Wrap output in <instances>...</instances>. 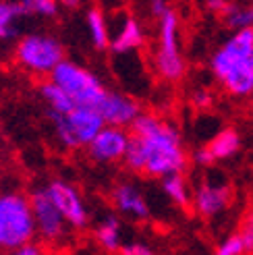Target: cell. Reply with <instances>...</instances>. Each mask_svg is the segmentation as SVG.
<instances>
[{
  "label": "cell",
  "instance_id": "1",
  "mask_svg": "<svg viewBox=\"0 0 253 255\" xmlns=\"http://www.w3.org/2000/svg\"><path fill=\"white\" fill-rule=\"evenodd\" d=\"M123 162L133 172L164 178L183 172L187 154L179 131L170 123L154 114H139L131 125V139Z\"/></svg>",
  "mask_w": 253,
  "mask_h": 255
},
{
  "label": "cell",
  "instance_id": "2",
  "mask_svg": "<svg viewBox=\"0 0 253 255\" xmlns=\"http://www.w3.org/2000/svg\"><path fill=\"white\" fill-rule=\"evenodd\" d=\"M212 71L229 94L247 98L253 94V27L237 29L212 58Z\"/></svg>",
  "mask_w": 253,
  "mask_h": 255
},
{
  "label": "cell",
  "instance_id": "3",
  "mask_svg": "<svg viewBox=\"0 0 253 255\" xmlns=\"http://www.w3.org/2000/svg\"><path fill=\"white\" fill-rule=\"evenodd\" d=\"M35 239V222L29 197L19 191L0 193V251H15Z\"/></svg>",
  "mask_w": 253,
  "mask_h": 255
},
{
  "label": "cell",
  "instance_id": "4",
  "mask_svg": "<svg viewBox=\"0 0 253 255\" xmlns=\"http://www.w3.org/2000/svg\"><path fill=\"white\" fill-rule=\"evenodd\" d=\"M50 121L54 127V135L65 149H81L98 135L106 125L98 108L75 106L69 112H50Z\"/></svg>",
  "mask_w": 253,
  "mask_h": 255
},
{
  "label": "cell",
  "instance_id": "5",
  "mask_svg": "<svg viewBox=\"0 0 253 255\" xmlns=\"http://www.w3.org/2000/svg\"><path fill=\"white\" fill-rule=\"evenodd\" d=\"M17 65L35 77H50L62 60H65V48L56 37L48 33H29L23 35L15 48Z\"/></svg>",
  "mask_w": 253,
  "mask_h": 255
},
{
  "label": "cell",
  "instance_id": "6",
  "mask_svg": "<svg viewBox=\"0 0 253 255\" xmlns=\"http://www.w3.org/2000/svg\"><path fill=\"white\" fill-rule=\"evenodd\" d=\"M50 79L58 83L65 92L75 100L77 106H92L98 108L108 94L104 83L100 81L96 75L73 60H62L60 65L50 73Z\"/></svg>",
  "mask_w": 253,
  "mask_h": 255
},
{
  "label": "cell",
  "instance_id": "7",
  "mask_svg": "<svg viewBox=\"0 0 253 255\" xmlns=\"http://www.w3.org/2000/svg\"><path fill=\"white\" fill-rule=\"evenodd\" d=\"M156 71L166 81H179L185 75V60L179 46V17L172 8L162 19H158Z\"/></svg>",
  "mask_w": 253,
  "mask_h": 255
},
{
  "label": "cell",
  "instance_id": "8",
  "mask_svg": "<svg viewBox=\"0 0 253 255\" xmlns=\"http://www.w3.org/2000/svg\"><path fill=\"white\" fill-rule=\"evenodd\" d=\"M29 203L33 212V222H35V237H40L42 243L46 245L65 243L69 237V231H73V228L69 226L65 216L56 208L52 197L48 195L46 187L35 189L29 195Z\"/></svg>",
  "mask_w": 253,
  "mask_h": 255
},
{
  "label": "cell",
  "instance_id": "9",
  "mask_svg": "<svg viewBox=\"0 0 253 255\" xmlns=\"http://www.w3.org/2000/svg\"><path fill=\"white\" fill-rule=\"evenodd\" d=\"M46 191H48V195L52 197V201L56 203L60 214L65 216V220L69 222L73 231H83V228L90 224V212L85 208V201H83L81 193L71 183L54 178V181H50L46 185Z\"/></svg>",
  "mask_w": 253,
  "mask_h": 255
},
{
  "label": "cell",
  "instance_id": "10",
  "mask_svg": "<svg viewBox=\"0 0 253 255\" xmlns=\"http://www.w3.org/2000/svg\"><path fill=\"white\" fill-rule=\"evenodd\" d=\"M131 133L125 127L104 125L87 145V156L98 164H115L125 158Z\"/></svg>",
  "mask_w": 253,
  "mask_h": 255
},
{
  "label": "cell",
  "instance_id": "11",
  "mask_svg": "<svg viewBox=\"0 0 253 255\" xmlns=\"http://www.w3.org/2000/svg\"><path fill=\"white\" fill-rule=\"evenodd\" d=\"M110 25V48L115 54H126L139 50L145 42L143 27L131 12L119 10L115 19L108 21Z\"/></svg>",
  "mask_w": 253,
  "mask_h": 255
},
{
  "label": "cell",
  "instance_id": "12",
  "mask_svg": "<svg viewBox=\"0 0 253 255\" xmlns=\"http://www.w3.org/2000/svg\"><path fill=\"white\" fill-rule=\"evenodd\" d=\"M100 114L106 125H115V127H131L137 117L141 114V106L139 102L126 94H117V92H108L106 98L100 102L98 106Z\"/></svg>",
  "mask_w": 253,
  "mask_h": 255
},
{
  "label": "cell",
  "instance_id": "13",
  "mask_svg": "<svg viewBox=\"0 0 253 255\" xmlns=\"http://www.w3.org/2000/svg\"><path fill=\"white\" fill-rule=\"evenodd\" d=\"M231 197L233 195H231L229 185L206 181L197 187L195 195L191 199V206L201 218H214V216L222 214L231 206Z\"/></svg>",
  "mask_w": 253,
  "mask_h": 255
},
{
  "label": "cell",
  "instance_id": "14",
  "mask_svg": "<svg viewBox=\"0 0 253 255\" xmlns=\"http://www.w3.org/2000/svg\"><path fill=\"white\" fill-rule=\"evenodd\" d=\"M112 206L123 216H129L131 220H147L149 218V206L143 193L131 183H119L110 193Z\"/></svg>",
  "mask_w": 253,
  "mask_h": 255
},
{
  "label": "cell",
  "instance_id": "15",
  "mask_svg": "<svg viewBox=\"0 0 253 255\" xmlns=\"http://www.w3.org/2000/svg\"><path fill=\"white\" fill-rule=\"evenodd\" d=\"M85 25H87V33H90V40H92L94 48H98V50L110 48V25H108V19H106L102 8L94 6V8L87 10Z\"/></svg>",
  "mask_w": 253,
  "mask_h": 255
},
{
  "label": "cell",
  "instance_id": "16",
  "mask_svg": "<svg viewBox=\"0 0 253 255\" xmlns=\"http://www.w3.org/2000/svg\"><path fill=\"white\" fill-rule=\"evenodd\" d=\"M98 245L104 251H121L123 247V224L119 216H106V218L96 226L94 233Z\"/></svg>",
  "mask_w": 253,
  "mask_h": 255
},
{
  "label": "cell",
  "instance_id": "17",
  "mask_svg": "<svg viewBox=\"0 0 253 255\" xmlns=\"http://www.w3.org/2000/svg\"><path fill=\"white\" fill-rule=\"evenodd\" d=\"M162 191L166 193L168 201H172L176 208L181 210H189L191 208V191L187 187V181L183 172H172V174H166L162 181Z\"/></svg>",
  "mask_w": 253,
  "mask_h": 255
},
{
  "label": "cell",
  "instance_id": "18",
  "mask_svg": "<svg viewBox=\"0 0 253 255\" xmlns=\"http://www.w3.org/2000/svg\"><path fill=\"white\" fill-rule=\"evenodd\" d=\"M40 96L48 104L50 112H69V110H73L75 106H77V104H75V100L50 77H48V81H44L40 85Z\"/></svg>",
  "mask_w": 253,
  "mask_h": 255
},
{
  "label": "cell",
  "instance_id": "19",
  "mask_svg": "<svg viewBox=\"0 0 253 255\" xmlns=\"http://www.w3.org/2000/svg\"><path fill=\"white\" fill-rule=\"evenodd\" d=\"M23 10L15 0H0V40H12L19 31Z\"/></svg>",
  "mask_w": 253,
  "mask_h": 255
},
{
  "label": "cell",
  "instance_id": "20",
  "mask_svg": "<svg viewBox=\"0 0 253 255\" xmlns=\"http://www.w3.org/2000/svg\"><path fill=\"white\" fill-rule=\"evenodd\" d=\"M208 147L214 154V158H216V162L218 160H229L237 154L239 147H241V135H239L237 131H233V129H224L212 139Z\"/></svg>",
  "mask_w": 253,
  "mask_h": 255
},
{
  "label": "cell",
  "instance_id": "21",
  "mask_svg": "<svg viewBox=\"0 0 253 255\" xmlns=\"http://www.w3.org/2000/svg\"><path fill=\"white\" fill-rule=\"evenodd\" d=\"M224 23L229 25L231 29H249L253 27V6H241V4H229L222 12Z\"/></svg>",
  "mask_w": 253,
  "mask_h": 255
},
{
  "label": "cell",
  "instance_id": "22",
  "mask_svg": "<svg viewBox=\"0 0 253 255\" xmlns=\"http://www.w3.org/2000/svg\"><path fill=\"white\" fill-rule=\"evenodd\" d=\"M25 17H54L58 0H17Z\"/></svg>",
  "mask_w": 253,
  "mask_h": 255
},
{
  "label": "cell",
  "instance_id": "23",
  "mask_svg": "<svg viewBox=\"0 0 253 255\" xmlns=\"http://www.w3.org/2000/svg\"><path fill=\"white\" fill-rule=\"evenodd\" d=\"M243 253H247V251H245L243 239L239 237V233L233 237H226L216 247V255H243Z\"/></svg>",
  "mask_w": 253,
  "mask_h": 255
},
{
  "label": "cell",
  "instance_id": "24",
  "mask_svg": "<svg viewBox=\"0 0 253 255\" xmlns=\"http://www.w3.org/2000/svg\"><path fill=\"white\" fill-rule=\"evenodd\" d=\"M239 237L243 239L245 251H247V253H253V210H249V212L243 216L241 226H239Z\"/></svg>",
  "mask_w": 253,
  "mask_h": 255
},
{
  "label": "cell",
  "instance_id": "25",
  "mask_svg": "<svg viewBox=\"0 0 253 255\" xmlns=\"http://www.w3.org/2000/svg\"><path fill=\"white\" fill-rule=\"evenodd\" d=\"M145 10H147V19L158 21L170 10V4L168 0H145Z\"/></svg>",
  "mask_w": 253,
  "mask_h": 255
},
{
  "label": "cell",
  "instance_id": "26",
  "mask_svg": "<svg viewBox=\"0 0 253 255\" xmlns=\"http://www.w3.org/2000/svg\"><path fill=\"white\" fill-rule=\"evenodd\" d=\"M193 162L197 164V166H201V168H210L212 164L216 162V158H214L210 147L206 145V147H199V149L193 151Z\"/></svg>",
  "mask_w": 253,
  "mask_h": 255
},
{
  "label": "cell",
  "instance_id": "27",
  "mask_svg": "<svg viewBox=\"0 0 253 255\" xmlns=\"http://www.w3.org/2000/svg\"><path fill=\"white\" fill-rule=\"evenodd\" d=\"M119 253H123V255H151L154 249L145 243H129V245H123Z\"/></svg>",
  "mask_w": 253,
  "mask_h": 255
},
{
  "label": "cell",
  "instance_id": "28",
  "mask_svg": "<svg viewBox=\"0 0 253 255\" xmlns=\"http://www.w3.org/2000/svg\"><path fill=\"white\" fill-rule=\"evenodd\" d=\"M15 255H42L44 253V243H35V241H27V243H23L21 247H17L12 251Z\"/></svg>",
  "mask_w": 253,
  "mask_h": 255
},
{
  "label": "cell",
  "instance_id": "29",
  "mask_svg": "<svg viewBox=\"0 0 253 255\" xmlns=\"http://www.w3.org/2000/svg\"><path fill=\"white\" fill-rule=\"evenodd\" d=\"M191 100H193V104H195L197 108H201V110L210 108V106H212V102H214L212 94H210V92H206V89H199V92H195Z\"/></svg>",
  "mask_w": 253,
  "mask_h": 255
},
{
  "label": "cell",
  "instance_id": "30",
  "mask_svg": "<svg viewBox=\"0 0 253 255\" xmlns=\"http://www.w3.org/2000/svg\"><path fill=\"white\" fill-rule=\"evenodd\" d=\"M206 4H208V8H210L212 12H216V15H220V17H222V12H224L226 8H229V4H231V2H229V0H208Z\"/></svg>",
  "mask_w": 253,
  "mask_h": 255
},
{
  "label": "cell",
  "instance_id": "31",
  "mask_svg": "<svg viewBox=\"0 0 253 255\" xmlns=\"http://www.w3.org/2000/svg\"><path fill=\"white\" fill-rule=\"evenodd\" d=\"M58 4H62L65 8H79L83 4V0H58Z\"/></svg>",
  "mask_w": 253,
  "mask_h": 255
}]
</instances>
